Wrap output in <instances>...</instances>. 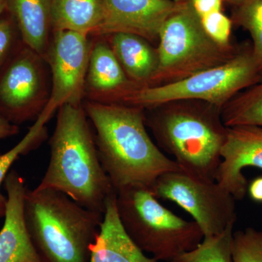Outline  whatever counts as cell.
<instances>
[{
  "mask_svg": "<svg viewBox=\"0 0 262 262\" xmlns=\"http://www.w3.org/2000/svg\"><path fill=\"white\" fill-rule=\"evenodd\" d=\"M98 157L115 193L130 186L151 188L160 176L180 169L151 140L145 110L119 103L85 101Z\"/></svg>",
  "mask_w": 262,
  "mask_h": 262,
  "instance_id": "obj_1",
  "label": "cell"
},
{
  "mask_svg": "<svg viewBox=\"0 0 262 262\" xmlns=\"http://www.w3.org/2000/svg\"><path fill=\"white\" fill-rule=\"evenodd\" d=\"M83 105L66 103L58 110L49 141V164L37 189L64 193L79 205L103 213L114 190L98 157Z\"/></svg>",
  "mask_w": 262,
  "mask_h": 262,
  "instance_id": "obj_2",
  "label": "cell"
},
{
  "mask_svg": "<svg viewBox=\"0 0 262 262\" xmlns=\"http://www.w3.org/2000/svg\"><path fill=\"white\" fill-rule=\"evenodd\" d=\"M24 213L43 261L89 262L103 213L84 208L59 191L37 188L27 189Z\"/></svg>",
  "mask_w": 262,
  "mask_h": 262,
  "instance_id": "obj_3",
  "label": "cell"
},
{
  "mask_svg": "<svg viewBox=\"0 0 262 262\" xmlns=\"http://www.w3.org/2000/svg\"><path fill=\"white\" fill-rule=\"evenodd\" d=\"M147 110L152 113L145 114V123L152 130L160 149L172 155L184 171L215 181L227 130L221 118V110L169 103Z\"/></svg>",
  "mask_w": 262,
  "mask_h": 262,
  "instance_id": "obj_4",
  "label": "cell"
},
{
  "mask_svg": "<svg viewBox=\"0 0 262 262\" xmlns=\"http://www.w3.org/2000/svg\"><path fill=\"white\" fill-rule=\"evenodd\" d=\"M119 218L131 241L158 261L172 262L204 238L194 221L183 220L160 204L149 187L130 186L116 192Z\"/></svg>",
  "mask_w": 262,
  "mask_h": 262,
  "instance_id": "obj_5",
  "label": "cell"
},
{
  "mask_svg": "<svg viewBox=\"0 0 262 262\" xmlns=\"http://www.w3.org/2000/svg\"><path fill=\"white\" fill-rule=\"evenodd\" d=\"M261 72L252 52L238 53L223 64L182 80L139 88L120 103L147 110L178 101L198 100L221 110L241 90L256 83Z\"/></svg>",
  "mask_w": 262,
  "mask_h": 262,
  "instance_id": "obj_6",
  "label": "cell"
},
{
  "mask_svg": "<svg viewBox=\"0 0 262 262\" xmlns=\"http://www.w3.org/2000/svg\"><path fill=\"white\" fill-rule=\"evenodd\" d=\"M158 39V69L150 86L182 80L223 64L236 55L232 46H221L206 34L190 0L179 5Z\"/></svg>",
  "mask_w": 262,
  "mask_h": 262,
  "instance_id": "obj_7",
  "label": "cell"
},
{
  "mask_svg": "<svg viewBox=\"0 0 262 262\" xmlns=\"http://www.w3.org/2000/svg\"><path fill=\"white\" fill-rule=\"evenodd\" d=\"M150 189L158 199L173 201L192 215L204 237L222 233L237 220L236 200L215 181L180 168L160 176Z\"/></svg>",
  "mask_w": 262,
  "mask_h": 262,
  "instance_id": "obj_8",
  "label": "cell"
},
{
  "mask_svg": "<svg viewBox=\"0 0 262 262\" xmlns=\"http://www.w3.org/2000/svg\"><path fill=\"white\" fill-rule=\"evenodd\" d=\"M48 63L19 43L0 72V114L15 125L37 120L51 96Z\"/></svg>",
  "mask_w": 262,
  "mask_h": 262,
  "instance_id": "obj_9",
  "label": "cell"
},
{
  "mask_svg": "<svg viewBox=\"0 0 262 262\" xmlns=\"http://www.w3.org/2000/svg\"><path fill=\"white\" fill-rule=\"evenodd\" d=\"M92 39L72 31L52 34L46 61L51 70V92L46 110L54 114L66 103L82 105Z\"/></svg>",
  "mask_w": 262,
  "mask_h": 262,
  "instance_id": "obj_10",
  "label": "cell"
},
{
  "mask_svg": "<svg viewBox=\"0 0 262 262\" xmlns=\"http://www.w3.org/2000/svg\"><path fill=\"white\" fill-rule=\"evenodd\" d=\"M179 5L173 0H104V18L95 36L122 32L157 40Z\"/></svg>",
  "mask_w": 262,
  "mask_h": 262,
  "instance_id": "obj_11",
  "label": "cell"
},
{
  "mask_svg": "<svg viewBox=\"0 0 262 262\" xmlns=\"http://www.w3.org/2000/svg\"><path fill=\"white\" fill-rule=\"evenodd\" d=\"M221 156L215 182L234 199H244L248 184L243 169L251 166L262 170V127H227Z\"/></svg>",
  "mask_w": 262,
  "mask_h": 262,
  "instance_id": "obj_12",
  "label": "cell"
},
{
  "mask_svg": "<svg viewBox=\"0 0 262 262\" xmlns=\"http://www.w3.org/2000/svg\"><path fill=\"white\" fill-rule=\"evenodd\" d=\"M3 184L7 205L0 230V262H44L26 223L24 200L28 188L25 180L16 170H12Z\"/></svg>",
  "mask_w": 262,
  "mask_h": 262,
  "instance_id": "obj_13",
  "label": "cell"
},
{
  "mask_svg": "<svg viewBox=\"0 0 262 262\" xmlns=\"http://www.w3.org/2000/svg\"><path fill=\"white\" fill-rule=\"evenodd\" d=\"M94 37L84 84V98L86 101L94 102L120 103L126 95L140 87L128 78L106 37Z\"/></svg>",
  "mask_w": 262,
  "mask_h": 262,
  "instance_id": "obj_14",
  "label": "cell"
},
{
  "mask_svg": "<svg viewBox=\"0 0 262 262\" xmlns=\"http://www.w3.org/2000/svg\"><path fill=\"white\" fill-rule=\"evenodd\" d=\"M89 262H159L147 257L122 227L116 206V193L106 200L103 220L91 246Z\"/></svg>",
  "mask_w": 262,
  "mask_h": 262,
  "instance_id": "obj_15",
  "label": "cell"
},
{
  "mask_svg": "<svg viewBox=\"0 0 262 262\" xmlns=\"http://www.w3.org/2000/svg\"><path fill=\"white\" fill-rule=\"evenodd\" d=\"M128 78L139 87L151 85L158 65V52L149 41L136 34L115 33L103 36Z\"/></svg>",
  "mask_w": 262,
  "mask_h": 262,
  "instance_id": "obj_16",
  "label": "cell"
},
{
  "mask_svg": "<svg viewBox=\"0 0 262 262\" xmlns=\"http://www.w3.org/2000/svg\"><path fill=\"white\" fill-rule=\"evenodd\" d=\"M22 42L46 60L53 29L49 0H8Z\"/></svg>",
  "mask_w": 262,
  "mask_h": 262,
  "instance_id": "obj_17",
  "label": "cell"
},
{
  "mask_svg": "<svg viewBox=\"0 0 262 262\" xmlns=\"http://www.w3.org/2000/svg\"><path fill=\"white\" fill-rule=\"evenodd\" d=\"M52 29L96 35L104 18V0H49Z\"/></svg>",
  "mask_w": 262,
  "mask_h": 262,
  "instance_id": "obj_18",
  "label": "cell"
},
{
  "mask_svg": "<svg viewBox=\"0 0 262 262\" xmlns=\"http://www.w3.org/2000/svg\"><path fill=\"white\" fill-rule=\"evenodd\" d=\"M221 118L227 127H262V82L226 103Z\"/></svg>",
  "mask_w": 262,
  "mask_h": 262,
  "instance_id": "obj_19",
  "label": "cell"
},
{
  "mask_svg": "<svg viewBox=\"0 0 262 262\" xmlns=\"http://www.w3.org/2000/svg\"><path fill=\"white\" fill-rule=\"evenodd\" d=\"M52 116L53 115L51 113L43 110L23 139L9 151L0 155V218L5 216L7 205V196L1 192L2 185L4 184L12 165L18 160L19 157L27 154L41 143L42 136L46 132L45 125Z\"/></svg>",
  "mask_w": 262,
  "mask_h": 262,
  "instance_id": "obj_20",
  "label": "cell"
},
{
  "mask_svg": "<svg viewBox=\"0 0 262 262\" xmlns=\"http://www.w3.org/2000/svg\"><path fill=\"white\" fill-rule=\"evenodd\" d=\"M234 225L231 224L220 234L205 237L198 247L172 262H232Z\"/></svg>",
  "mask_w": 262,
  "mask_h": 262,
  "instance_id": "obj_21",
  "label": "cell"
},
{
  "mask_svg": "<svg viewBox=\"0 0 262 262\" xmlns=\"http://www.w3.org/2000/svg\"><path fill=\"white\" fill-rule=\"evenodd\" d=\"M237 7L236 20L251 34L253 55L262 69V0H247Z\"/></svg>",
  "mask_w": 262,
  "mask_h": 262,
  "instance_id": "obj_22",
  "label": "cell"
},
{
  "mask_svg": "<svg viewBox=\"0 0 262 262\" xmlns=\"http://www.w3.org/2000/svg\"><path fill=\"white\" fill-rule=\"evenodd\" d=\"M232 262H262V231L248 227L234 232Z\"/></svg>",
  "mask_w": 262,
  "mask_h": 262,
  "instance_id": "obj_23",
  "label": "cell"
},
{
  "mask_svg": "<svg viewBox=\"0 0 262 262\" xmlns=\"http://www.w3.org/2000/svg\"><path fill=\"white\" fill-rule=\"evenodd\" d=\"M200 18L205 32L213 41L221 46H230L232 20L222 11L214 12Z\"/></svg>",
  "mask_w": 262,
  "mask_h": 262,
  "instance_id": "obj_24",
  "label": "cell"
},
{
  "mask_svg": "<svg viewBox=\"0 0 262 262\" xmlns=\"http://www.w3.org/2000/svg\"><path fill=\"white\" fill-rule=\"evenodd\" d=\"M14 20L0 18V72L10 59L21 39Z\"/></svg>",
  "mask_w": 262,
  "mask_h": 262,
  "instance_id": "obj_25",
  "label": "cell"
},
{
  "mask_svg": "<svg viewBox=\"0 0 262 262\" xmlns=\"http://www.w3.org/2000/svg\"><path fill=\"white\" fill-rule=\"evenodd\" d=\"M190 2L200 18L214 12L222 11V0H190Z\"/></svg>",
  "mask_w": 262,
  "mask_h": 262,
  "instance_id": "obj_26",
  "label": "cell"
},
{
  "mask_svg": "<svg viewBox=\"0 0 262 262\" xmlns=\"http://www.w3.org/2000/svg\"><path fill=\"white\" fill-rule=\"evenodd\" d=\"M18 132V125L11 123L0 114V141L16 135Z\"/></svg>",
  "mask_w": 262,
  "mask_h": 262,
  "instance_id": "obj_27",
  "label": "cell"
},
{
  "mask_svg": "<svg viewBox=\"0 0 262 262\" xmlns=\"http://www.w3.org/2000/svg\"><path fill=\"white\" fill-rule=\"evenodd\" d=\"M248 192L253 201L262 202V177H258L251 182Z\"/></svg>",
  "mask_w": 262,
  "mask_h": 262,
  "instance_id": "obj_28",
  "label": "cell"
},
{
  "mask_svg": "<svg viewBox=\"0 0 262 262\" xmlns=\"http://www.w3.org/2000/svg\"><path fill=\"white\" fill-rule=\"evenodd\" d=\"M8 0H0V15L8 7Z\"/></svg>",
  "mask_w": 262,
  "mask_h": 262,
  "instance_id": "obj_29",
  "label": "cell"
},
{
  "mask_svg": "<svg viewBox=\"0 0 262 262\" xmlns=\"http://www.w3.org/2000/svg\"><path fill=\"white\" fill-rule=\"evenodd\" d=\"M227 1H229V3H232V4L237 5V6H239V5L246 3L247 0H227Z\"/></svg>",
  "mask_w": 262,
  "mask_h": 262,
  "instance_id": "obj_30",
  "label": "cell"
},
{
  "mask_svg": "<svg viewBox=\"0 0 262 262\" xmlns=\"http://www.w3.org/2000/svg\"><path fill=\"white\" fill-rule=\"evenodd\" d=\"M175 3H178V4H182V3H187L189 0H173Z\"/></svg>",
  "mask_w": 262,
  "mask_h": 262,
  "instance_id": "obj_31",
  "label": "cell"
}]
</instances>
